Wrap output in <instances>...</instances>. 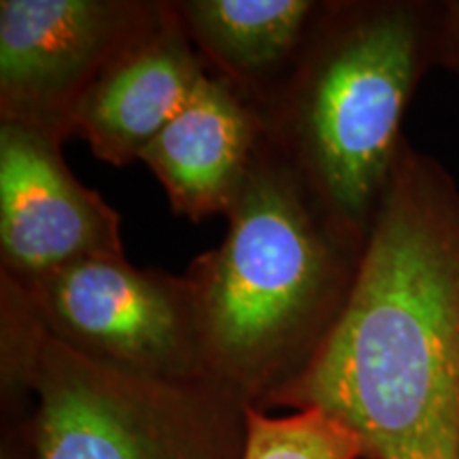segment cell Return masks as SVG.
Wrapping results in <instances>:
<instances>
[{
	"label": "cell",
	"mask_w": 459,
	"mask_h": 459,
	"mask_svg": "<svg viewBox=\"0 0 459 459\" xmlns=\"http://www.w3.org/2000/svg\"><path fill=\"white\" fill-rule=\"evenodd\" d=\"M273 409H319L364 459H459V187L402 147L353 294Z\"/></svg>",
	"instance_id": "obj_1"
},
{
	"label": "cell",
	"mask_w": 459,
	"mask_h": 459,
	"mask_svg": "<svg viewBox=\"0 0 459 459\" xmlns=\"http://www.w3.org/2000/svg\"><path fill=\"white\" fill-rule=\"evenodd\" d=\"M226 217L221 243L186 273L204 368L268 411L341 321L368 237L336 220L268 136Z\"/></svg>",
	"instance_id": "obj_2"
},
{
	"label": "cell",
	"mask_w": 459,
	"mask_h": 459,
	"mask_svg": "<svg viewBox=\"0 0 459 459\" xmlns=\"http://www.w3.org/2000/svg\"><path fill=\"white\" fill-rule=\"evenodd\" d=\"M440 15L432 0H330L302 65L264 113L273 147L361 237L406 143V108L438 65Z\"/></svg>",
	"instance_id": "obj_3"
},
{
	"label": "cell",
	"mask_w": 459,
	"mask_h": 459,
	"mask_svg": "<svg viewBox=\"0 0 459 459\" xmlns=\"http://www.w3.org/2000/svg\"><path fill=\"white\" fill-rule=\"evenodd\" d=\"M30 400L34 459H243L245 453L247 404L228 389L209 378L111 368L45 330Z\"/></svg>",
	"instance_id": "obj_4"
},
{
	"label": "cell",
	"mask_w": 459,
	"mask_h": 459,
	"mask_svg": "<svg viewBox=\"0 0 459 459\" xmlns=\"http://www.w3.org/2000/svg\"><path fill=\"white\" fill-rule=\"evenodd\" d=\"M20 287L48 336L83 358L145 377L209 378L186 274L99 255Z\"/></svg>",
	"instance_id": "obj_5"
},
{
	"label": "cell",
	"mask_w": 459,
	"mask_h": 459,
	"mask_svg": "<svg viewBox=\"0 0 459 459\" xmlns=\"http://www.w3.org/2000/svg\"><path fill=\"white\" fill-rule=\"evenodd\" d=\"M166 0H3L0 122L56 143L115 62L152 30Z\"/></svg>",
	"instance_id": "obj_6"
},
{
	"label": "cell",
	"mask_w": 459,
	"mask_h": 459,
	"mask_svg": "<svg viewBox=\"0 0 459 459\" xmlns=\"http://www.w3.org/2000/svg\"><path fill=\"white\" fill-rule=\"evenodd\" d=\"M99 255H124L117 211L73 175L60 143L0 122L3 277L26 285Z\"/></svg>",
	"instance_id": "obj_7"
},
{
	"label": "cell",
	"mask_w": 459,
	"mask_h": 459,
	"mask_svg": "<svg viewBox=\"0 0 459 459\" xmlns=\"http://www.w3.org/2000/svg\"><path fill=\"white\" fill-rule=\"evenodd\" d=\"M266 143L260 108L206 73L186 107L143 152L177 215H226Z\"/></svg>",
	"instance_id": "obj_8"
},
{
	"label": "cell",
	"mask_w": 459,
	"mask_h": 459,
	"mask_svg": "<svg viewBox=\"0 0 459 459\" xmlns=\"http://www.w3.org/2000/svg\"><path fill=\"white\" fill-rule=\"evenodd\" d=\"M206 68L166 0L164 15L96 83L74 136L102 162L128 166L187 105Z\"/></svg>",
	"instance_id": "obj_9"
},
{
	"label": "cell",
	"mask_w": 459,
	"mask_h": 459,
	"mask_svg": "<svg viewBox=\"0 0 459 459\" xmlns=\"http://www.w3.org/2000/svg\"><path fill=\"white\" fill-rule=\"evenodd\" d=\"M206 73L264 115L302 65L330 0H170Z\"/></svg>",
	"instance_id": "obj_10"
},
{
	"label": "cell",
	"mask_w": 459,
	"mask_h": 459,
	"mask_svg": "<svg viewBox=\"0 0 459 459\" xmlns=\"http://www.w3.org/2000/svg\"><path fill=\"white\" fill-rule=\"evenodd\" d=\"M243 459H364L349 428L319 409L274 417L247 406Z\"/></svg>",
	"instance_id": "obj_11"
},
{
	"label": "cell",
	"mask_w": 459,
	"mask_h": 459,
	"mask_svg": "<svg viewBox=\"0 0 459 459\" xmlns=\"http://www.w3.org/2000/svg\"><path fill=\"white\" fill-rule=\"evenodd\" d=\"M438 65L459 74V0H445L443 3Z\"/></svg>",
	"instance_id": "obj_12"
},
{
	"label": "cell",
	"mask_w": 459,
	"mask_h": 459,
	"mask_svg": "<svg viewBox=\"0 0 459 459\" xmlns=\"http://www.w3.org/2000/svg\"><path fill=\"white\" fill-rule=\"evenodd\" d=\"M0 459H34L28 417H4Z\"/></svg>",
	"instance_id": "obj_13"
}]
</instances>
